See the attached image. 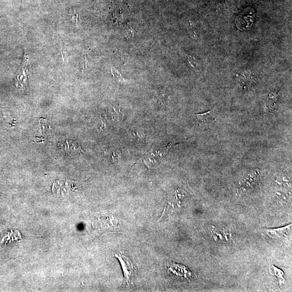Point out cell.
I'll return each mask as SVG.
<instances>
[{
  "instance_id": "9",
  "label": "cell",
  "mask_w": 292,
  "mask_h": 292,
  "mask_svg": "<svg viewBox=\"0 0 292 292\" xmlns=\"http://www.w3.org/2000/svg\"><path fill=\"white\" fill-rule=\"evenodd\" d=\"M112 73L113 77H115V79L117 81H123V82H124L125 80L123 78V77H122L120 71H119V70H118L115 68H112Z\"/></svg>"
},
{
  "instance_id": "1",
  "label": "cell",
  "mask_w": 292,
  "mask_h": 292,
  "mask_svg": "<svg viewBox=\"0 0 292 292\" xmlns=\"http://www.w3.org/2000/svg\"><path fill=\"white\" fill-rule=\"evenodd\" d=\"M120 262L124 272L125 281L130 285L134 277V268L133 263L128 258L122 254H115Z\"/></svg>"
},
{
  "instance_id": "3",
  "label": "cell",
  "mask_w": 292,
  "mask_h": 292,
  "mask_svg": "<svg viewBox=\"0 0 292 292\" xmlns=\"http://www.w3.org/2000/svg\"><path fill=\"white\" fill-rule=\"evenodd\" d=\"M216 113V108H214L207 112L198 114V115H194L193 116L196 117L199 125H201V124L206 125L215 119Z\"/></svg>"
},
{
  "instance_id": "5",
  "label": "cell",
  "mask_w": 292,
  "mask_h": 292,
  "mask_svg": "<svg viewBox=\"0 0 292 292\" xmlns=\"http://www.w3.org/2000/svg\"><path fill=\"white\" fill-rule=\"evenodd\" d=\"M291 230V225L278 229L271 230L267 231V234L271 238L279 239L286 237Z\"/></svg>"
},
{
  "instance_id": "8",
  "label": "cell",
  "mask_w": 292,
  "mask_h": 292,
  "mask_svg": "<svg viewBox=\"0 0 292 292\" xmlns=\"http://www.w3.org/2000/svg\"><path fill=\"white\" fill-rule=\"evenodd\" d=\"M186 58L187 60H188V62L189 63L190 66L193 68H198V65L195 61L193 57L191 55H189L188 54H185Z\"/></svg>"
},
{
  "instance_id": "11",
  "label": "cell",
  "mask_w": 292,
  "mask_h": 292,
  "mask_svg": "<svg viewBox=\"0 0 292 292\" xmlns=\"http://www.w3.org/2000/svg\"><path fill=\"white\" fill-rule=\"evenodd\" d=\"M221 1H224V0H221Z\"/></svg>"
},
{
  "instance_id": "7",
  "label": "cell",
  "mask_w": 292,
  "mask_h": 292,
  "mask_svg": "<svg viewBox=\"0 0 292 292\" xmlns=\"http://www.w3.org/2000/svg\"><path fill=\"white\" fill-rule=\"evenodd\" d=\"M110 153H107V156L111 160H114L116 158H119L121 156V152L117 149L112 150Z\"/></svg>"
},
{
  "instance_id": "2",
  "label": "cell",
  "mask_w": 292,
  "mask_h": 292,
  "mask_svg": "<svg viewBox=\"0 0 292 292\" xmlns=\"http://www.w3.org/2000/svg\"><path fill=\"white\" fill-rule=\"evenodd\" d=\"M240 15L236 21L237 27L242 30L249 29L252 25L253 21L254 15L253 11H247L242 13Z\"/></svg>"
},
{
  "instance_id": "10",
  "label": "cell",
  "mask_w": 292,
  "mask_h": 292,
  "mask_svg": "<svg viewBox=\"0 0 292 292\" xmlns=\"http://www.w3.org/2000/svg\"><path fill=\"white\" fill-rule=\"evenodd\" d=\"M118 54L120 56L121 61H123L124 64L127 63L128 62L127 57L124 53L122 52L121 51H119Z\"/></svg>"
},
{
  "instance_id": "6",
  "label": "cell",
  "mask_w": 292,
  "mask_h": 292,
  "mask_svg": "<svg viewBox=\"0 0 292 292\" xmlns=\"http://www.w3.org/2000/svg\"><path fill=\"white\" fill-rule=\"evenodd\" d=\"M238 83L243 88L249 87L253 82V77L249 70L243 71L238 77Z\"/></svg>"
},
{
  "instance_id": "4",
  "label": "cell",
  "mask_w": 292,
  "mask_h": 292,
  "mask_svg": "<svg viewBox=\"0 0 292 292\" xmlns=\"http://www.w3.org/2000/svg\"><path fill=\"white\" fill-rule=\"evenodd\" d=\"M278 98V94L277 93L271 92L267 94L263 101L264 110L266 113L271 114L272 113Z\"/></svg>"
}]
</instances>
